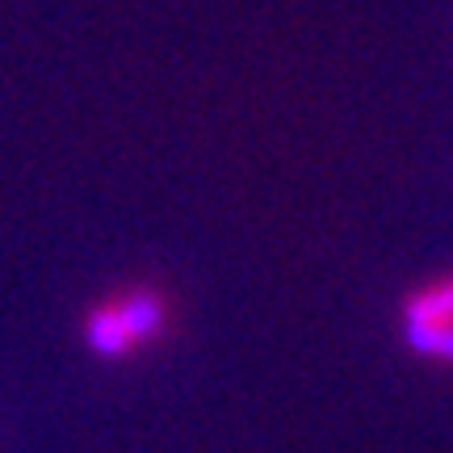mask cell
Masks as SVG:
<instances>
[{"instance_id": "cell-1", "label": "cell", "mask_w": 453, "mask_h": 453, "mask_svg": "<svg viewBox=\"0 0 453 453\" xmlns=\"http://www.w3.org/2000/svg\"><path fill=\"white\" fill-rule=\"evenodd\" d=\"M173 307L156 286H127L84 315V344L105 361H127L168 332Z\"/></svg>"}, {"instance_id": "cell-2", "label": "cell", "mask_w": 453, "mask_h": 453, "mask_svg": "<svg viewBox=\"0 0 453 453\" xmlns=\"http://www.w3.org/2000/svg\"><path fill=\"white\" fill-rule=\"evenodd\" d=\"M403 340L424 361L453 365V273L433 277L403 298Z\"/></svg>"}]
</instances>
